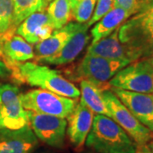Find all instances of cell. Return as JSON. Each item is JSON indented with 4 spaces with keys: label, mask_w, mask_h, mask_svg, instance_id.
<instances>
[{
    "label": "cell",
    "mask_w": 153,
    "mask_h": 153,
    "mask_svg": "<svg viewBox=\"0 0 153 153\" xmlns=\"http://www.w3.org/2000/svg\"><path fill=\"white\" fill-rule=\"evenodd\" d=\"M118 38L136 60L153 56V0H143L118 28Z\"/></svg>",
    "instance_id": "6da1fadb"
},
{
    "label": "cell",
    "mask_w": 153,
    "mask_h": 153,
    "mask_svg": "<svg viewBox=\"0 0 153 153\" xmlns=\"http://www.w3.org/2000/svg\"><path fill=\"white\" fill-rule=\"evenodd\" d=\"M10 71L17 82L60 94L65 97L77 99L80 90L56 70L36 62L26 61L10 66Z\"/></svg>",
    "instance_id": "7a4b0ae2"
},
{
    "label": "cell",
    "mask_w": 153,
    "mask_h": 153,
    "mask_svg": "<svg viewBox=\"0 0 153 153\" xmlns=\"http://www.w3.org/2000/svg\"><path fill=\"white\" fill-rule=\"evenodd\" d=\"M85 145L94 153H136L138 146L114 120L99 114L94 116Z\"/></svg>",
    "instance_id": "3957f363"
},
{
    "label": "cell",
    "mask_w": 153,
    "mask_h": 153,
    "mask_svg": "<svg viewBox=\"0 0 153 153\" xmlns=\"http://www.w3.org/2000/svg\"><path fill=\"white\" fill-rule=\"evenodd\" d=\"M20 99L24 109L61 118H67L77 103L75 99L65 97L42 88L21 93Z\"/></svg>",
    "instance_id": "277c9868"
},
{
    "label": "cell",
    "mask_w": 153,
    "mask_h": 153,
    "mask_svg": "<svg viewBox=\"0 0 153 153\" xmlns=\"http://www.w3.org/2000/svg\"><path fill=\"white\" fill-rule=\"evenodd\" d=\"M110 88L136 92L153 93V67L148 59L133 61L117 71L108 82Z\"/></svg>",
    "instance_id": "5b68a950"
},
{
    "label": "cell",
    "mask_w": 153,
    "mask_h": 153,
    "mask_svg": "<svg viewBox=\"0 0 153 153\" xmlns=\"http://www.w3.org/2000/svg\"><path fill=\"white\" fill-rule=\"evenodd\" d=\"M102 95L111 118L120 126L138 146L148 144L152 140L153 132L143 125L110 88L104 90Z\"/></svg>",
    "instance_id": "8992f818"
},
{
    "label": "cell",
    "mask_w": 153,
    "mask_h": 153,
    "mask_svg": "<svg viewBox=\"0 0 153 153\" xmlns=\"http://www.w3.org/2000/svg\"><path fill=\"white\" fill-rule=\"evenodd\" d=\"M129 63L117 60H110L97 55L86 54L79 63L76 75L82 80H87L108 89V82L114 75Z\"/></svg>",
    "instance_id": "52a82bcc"
},
{
    "label": "cell",
    "mask_w": 153,
    "mask_h": 153,
    "mask_svg": "<svg viewBox=\"0 0 153 153\" xmlns=\"http://www.w3.org/2000/svg\"><path fill=\"white\" fill-rule=\"evenodd\" d=\"M30 124L36 137L54 148H62L65 144L67 121L50 115L29 111Z\"/></svg>",
    "instance_id": "ba28073f"
},
{
    "label": "cell",
    "mask_w": 153,
    "mask_h": 153,
    "mask_svg": "<svg viewBox=\"0 0 153 153\" xmlns=\"http://www.w3.org/2000/svg\"><path fill=\"white\" fill-rule=\"evenodd\" d=\"M110 89L143 125L153 132V93H136L113 87Z\"/></svg>",
    "instance_id": "9c48e42d"
},
{
    "label": "cell",
    "mask_w": 153,
    "mask_h": 153,
    "mask_svg": "<svg viewBox=\"0 0 153 153\" xmlns=\"http://www.w3.org/2000/svg\"><path fill=\"white\" fill-rule=\"evenodd\" d=\"M66 133L73 146L76 149L82 147L91 129L94 112L80 100L69 115Z\"/></svg>",
    "instance_id": "30bf717a"
},
{
    "label": "cell",
    "mask_w": 153,
    "mask_h": 153,
    "mask_svg": "<svg viewBox=\"0 0 153 153\" xmlns=\"http://www.w3.org/2000/svg\"><path fill=\"white\" fill-rule=\"evenodd\" d=\"M38 139L29 125L16 130L0 129V153H32Z\"/></svg>",
    "instance_id": "8fae6325"
},
{
    "label": "cell",
    "mask_w": 153,
    "mask_h": 153,
    "mask_svg": "<svg viewBox=\"0 0 153 153\" xmlns=\"http://www.w3.org/2000/svg\"><path fill=\"white\" fill-rule=\"evenodd\" d=\"M88 28L86 23L81 24L80 27L71 36L70 40L58 52H56L55 55L40 59L37 61L39 63L55 66L66 65L72 62L82 52L90 39V35L88 32Z\"/></svg>",
    "instance_id": "7c38bea8"
},
{
    "label": "cell",
    "mask_w": 153,
    "mask_h": 153,
    "mask_svg": "<svg viewBox=\"0 0 153 153\" xmlns=\"http://www.w3.org/2000/svg\"><path fill=\"white\" fill-rule=\"evenodd\" d=\"M0 45L3 60L8 68L35 58L32 44L14 33H8L0 37Z\"/></svg>",
    "instance_id": "4fadbf2b"
},
{
    "label": "cell",
    "mask_w": 153,
    "mask_h": 153,
    "mask_svg": "<svg viewBox=\"0 0 153 153\" xmlns=\"http://www.w3.org/2000/svg\"><path fill=\"white\" fill-rule=\"evenodd\" d=\"M55 31L46 11L36 12L17 27L16 33L30 44H37L45 40Z\"/></svg>",
    "instance_id": "5bb4252c"
},
{
    "label": "cell",
    "mask_w": 153,
    "mask_h": 153,
    "mask_svg": "<svg viewBox=\"0 0 153 153\" xmlns=\"http://www.w3.org/2000/svg\"><path fill=\"white\" fill-rule=\"evenodd\" d=\"M87 54L97 55L110 60H117L131 63L135 58L125 45L122 44L118 38V29L115 30L107 37L90 44L87 49Z\"/></svg>",
    "instance_id": "9a60e30c"
},
{
    "label": "cell",
    "mask_w": 153,
    "mask_h": 153,
    "mask_svg": "<svg viewBox=\"0 0 153 153\" xmlns=\"http://www.w3.org/2000/svg\"><path fill=\"white\" fill-rule=\"evenodd\" d=\"M80 26L81 23L71 22H68L63 27L55 30L49 38L35 45V48L33 49L35 55L34 59L38 60L55 55L56 52L65 46V44L70 40L71 36L80 27Z\"/></svg>",
    "instance_id": "2e32d148"
},
{
    "label": "cell",
    "mask_w": 153,
    "mask_h": 153,
    "mask_svg": "<svg viewBox=\"0 0 153 153\" xmlns=\"http://www.w3.org/2000/svg\"><path fill=\"white\" fill-rule=\"evenodd\" d=\"M135 11L134 10H125L120 7H113L105 16L96 22L94 27L91 29L90 36L92 41L90 44L98 42L99 40L107 37L115 30L118 29Z\"/></svg>",
    "instance_id": "e0dca14e"
},
{
    "label": "cell",
    "mask_w": 153,
    "mask_h": 153,
    "mask_svg": "<svg viewBox=\"0 0 153 153\" xmlns=\"http://www.w3.org/2000/svg\"><path fill=\"white\" fill-rule=\"evenodd\" d=\"M29 123V111L23 108L21 99L0 105V129L16 130Z\"/></svg>",
    "instance_id": "ac0fdd59"
},
{
    "label": "cell",
    "mask_w": 153,
    "mask_h": 153,
    "mask_svg": "<svg viewBox=\"0 0 153 153\" xmlns=\"http://www.w3.org/2000/svg\"><path fill=\"white\" fill-rule=\"evenodd\" d=\"M80 94H82L81 100L89 109L96 114L111 117L102 95V92L105 90V88L87 80H82L80 82Z\"/></svg>",
    "instance_id": "d6986e66"
},
{
    "label": "cell",
    "mask_w": 153,
    "mask_h": 153,
    "mask_svg": "<svg viewBox=\"0 0 153 153\" xmlns=\"http://www.w3.org/2000/svg\"><path fill=\"white\" fill-rule=\"evenodd\" d=\"M46 13L55 30L66 26L71 20L69 0H53L46 8Z\"/></svg>",
    "instance_id": "ffe728a7"
},
{
    "label": "cell",
    "mask_w": 153,
    "mask_h": 153,
    "mask_svg": "<svg viewBox=\"0 0 153 153\" xmlns=\"http://www.w3.org/2000/svg\"><path fill=\"white\" fill-rule=\"evenodd\" d=\"M47 6L46 0H14L13 29L16 31L25 19L36 12L45 10Z\"/></svg>",
    "instance_id": "44dd1931"
},
{
    "label": "cell",
    "mask_w": 153,
    "mask_h": 153,
    "mask_svg": "<svg viewBox=\"0 0 153 153\" xmlns=\"http://www.w3.org/2000/svg\"><path fill=\"white\" fill-rule=\"evenodd\" d=\"M14 0H0V37L6 33H16L13 29Z\"/></svg>",
    "instance_id": "7402d4cb"
},
{
    "label": "cell",
    "mask_w": 153,
    "mask_h": 153,
    "mask_svg": "<svg viewBox=\"0 0 153 153\" xmlns=\"http://www.w3.org/2000/svg\"><path fill=\"white\" fill-rule=\"evenodd\" d=\"M97 0H80L71 11V20L77 23H87L93 15Z\"/></svg>",
    "instance_id": "603a6c76"
},
{
    "label": "cell",
    "mask_w": 153,
    "mask_h": 153,
    "mask_svg": "<svg viewBox=\"0 0 153 153\" xmlns=\"http://www.w3.org/2000/svg\"><path fill=\"white\" fill-rule=\"evenodd\" d=\"M114 7V0H97L93 15L90 20L86 23L88 27L95 24L102 17L105 16Z\"/></svg>",
    "instance_id": "cb8c5ba5"
},
{
    "label": "cell",
    "mask_w": 153,
    "mask_h": 153,
    "mask_svg": "<svg viewBox=\"0 0 153 153\" xmlns=\"http://www.w3.org/2000/svg\"><path fill=\"white\" fill-rule=\"evenodd\" d=\"M20 89L16 85L10 83H4L0 85V105L20 99Z\"/></svg>",
    "instance_id": "d4e9b609"
},
{
    "label": "cell",
    "mask_w": 153,
    "mask_h": 153,
    "mask_svg": "<svg viewBox=\"0 0 153 153\" xmlns=\"http://www.w3.org/2000/svg\"><path fill=\"white\" fill-rule=\"evenodd\" d=\"M143 0H114V7L137 10Z\"/></svg>",
    "instance_id": "484cf974"
},
{
    "label": "cell",
    "mask_w": 153,
    "mask_h": 153,
    "mask_svg": "<svg viewBox=\"0 0 153 153\" xmlns=\"http://www.w3.org/2000/svg\"><path fill=\"white\" fill-rule=\"evenodd\" d=\"M10 72V70L8 66H6L4 61L3 60V55H2V50H1V45H0V76H4L8 75Z\"/></svg>",
    "instance_id": "4316f807"
},
{
    "label": "cell",
    "mask_w": 153,
    "mask_h": 153,
    "mask_svg": "<svg viewBox=\"0 0 153 153\" xmlns=\"http://www.w3.org/2000/svg\"><path fill=\"white\" fill-rule=\"evenodd\" d=\"M136 153H153L152 150L150 149L148 144L146 145H141V146H137Z\"/></svg>",
    "instance_id": "83f0119b"
},
{
    "label": "cell",
    "mask_w": 153,
    "mask_h": 153,
    "mask_svg": "<svg viewBox=\"0 0 153 153\" xmlns=\"http://www.w3.org/2000/svg\"><path fill=\"white\" fill-rule=\"evenodd\" d=\"M70 1V4H71V11L74 10V8L76 7V4L79 3L80 0H69Z\"/></svg>",
    "instance_id": "f1b7e54d"
},
{
    "label": "cell",
    "mask_w": 153,
    "mask_h": 153,
    "mask_svg": "<svg viewBox=\"0 0 153 153\" xmlns=\"http://www.w3.org/2000/svg\"><path fill=\"white\" fill-rule=\"evenodd\" d=\"M148 146H149V147H150V149L152 150V152H153V138H152V140L150 141V142L148 143Z\"/></svg>",
    "instance_id": "f546056e"
},
{
    "label": "cell",
    "mask_w": 153,
    "mask_h": 153,
    "mask_svg": "<svg viewBox=\"0 0 153 153\" xmlns=\"http://www.w3.org/2000/svg\"><path fill=\"white\" fill-rule=\"evenodd\" d=\"M149 60H150V62H151V64H152V66L153 67V56H152L151 58H149Z\"/></svg>",
    "instance_id": "4dcf8cb0"
},
{
    "label": "cell",
    "mask_w": 153,
    "mask_h": 153,
    "mask_svg": "<svg viewBox=\"0 0 153 153\" xmlns=\"http://www.w3.org/2000/svg\"><path fill=\"white\" fill-rule=\"evenodd\" d=\"M52 1H53V0H46V2H47L48 4H49V3H50V2H52Z\"/></svg>",
    "instance_id": "1f68e13d"
},
{
    "label": "cell",
    "mask_w": 153,
    "mask_h": 153,
    "mask_svg": "<svg viewBox=\"0 0 153 153\" xmlns=\"http://www.w3.org/2000/svg\"><path fill=\"white\" fill-rule=\"evenodd\" d=\"M88 153H94V152H88Z\"/></svg>",
    "instance_id": "d6a6232c"
},
{
    "label": "cell",
    "mask_w": 153,
    "mask_h": 153,
    "mask_svg": "<svg viewBox=\"0 0 153 153\" xmlns=\"http://www.w3.org/2000/svg\"><path fill=\"white\" fill-rule=\"evenodd\" d=\"M40 153H46V152H40Z\"/></svg>",
    "instance_id": "836d02e7"
}]
</instances>
